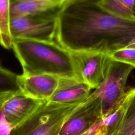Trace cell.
I'll list each match as a JSON object with an SVG mask.
<instances>
[{"label": "cell", "instance_id": "d6986e66", "mask_svg": "<svg viewBox=\"0 0 135 135\" xmlns=\"http://www.w3.org/2000/svg\"><path fill=\"white\" fill-rule=\"evenodd\" d=\"M125 5L129 8L134 10L135 6V0H120Z\"/></svg>", "mask_w": 135, "mask_h": 135}, {"label": "cell", "instance_id": "44dd1931", "mask_svg": "<svg viewBox=\"0 0 135 135\" xmlns=\"http://www.w3.org/2000/svg\"><path fill=\"white\" fill-rule=\"evenodd\" d=\"M76 1H82V2H86L93 3H97L98 2H99L100 0H76Z\"/></svg>", "mask_w": 135, "mask_h": 135}, {"label": "cell", "instance_id": "ffe728a7", "mask_svg": "<svg viewBox=\"0 0 135 135\" xmlns=\"http://www.w3.org/2000/svg\"><path fill=\"white\" fill-rule=\"evenodd\" d=\"M128 47V48H132V49H135V38L126 47Z\"/></svg>", "mask_w": 135, "mask_h": 135}, {"label": "cell", "instance_id": "7c38bea8", "mask_svg": "<svg viewBox=\"0 0 135 135\" xmlns=\"http://www.w3.org/2000/svg\"><path fill=\"white\" fill-rule=\"evenodd\" d=\"M129 99L127 91L118 105L102 120L101 135H114L116 133L122 122Z\"/></svg>", "mask_w": 135, "mask_h": 135}, {"label": "cell", "instance_id": "5bb4252c", "mask_svg": "<svg viewBox=\"0 0 135 135\" xmlns=\"http://www.w3.org/2000/svg\"><path fill=\"white\" fill-rule=\"evenodd\" d=\"M11 1L0 0V44L7 49L12 47L13 41L9 28Z\"/></svg>", "mask_w": 135, "mask_h": 135}, {"label": "cell", "instance_id": "ac0fdd59", "mask_svg": "<svg viewBox=\"0 0 135 135\" xmlns=\"http://www.w3.org/2000/svg\"><path fill=\"white\" fill-rule=\"evenodd\" d=\"M4 93H0V135H11L13 128L6 120L2 107Z\"/></svg>", "mask_w": 135, "mask_h": 135}, {"label": "cell", "instance_id": "ba28073f", "mask_svg": "<svg viewBox=\"0 0 135 135\" xmlns=\"http://www.w3.org/2000/svg\"><path fill=\"white\" fill-rule=\"evenodd\" d=\"M45 102L28 97L18 90L4 93L2 107L6 120L14 129L27 120Z\"/></svg>", "mask_w": 135, "mask_h": 135}, {"label": "cell", "instance_id": "7402d4cb", "mask_svg": "<svg viewBox=\"0 0 135 135\" xmlns=\"http://www.w3.org/2000/svg\"><path fill=\"white\" fill-rule=\"evenodd\" d=\"M128 135H135V129H133L130 133H129Z\"/></svg>", "mask_w": 135, "mask_h": 135}, {"label": "cell", "instance_id": "9a60e30c", "mask_svg": "<svg viewBox=\"0 0 135 135\" xmlns=\"http://www.w3.org/2000/svg\"><path fill=\"white\" fill-rule=\"evenodd\" d=\"M129 101L121 124L114 135H128L135 129V87L128 91Z\"/></svg>", "mask_w": 135, "mask_h": 135}, {"label": "cell", "instance_id": "2e32d148", "mask_svg": "<svg viewBox=\"0 0 135 135\" xmlns=\"http://www.w3.org/2000/svg\"><path fill=\"white\" fill-rule=\"evenodd\" d=\"M17 75L0 64V93L18 90Z\"/></svg>", "mask_w": 135, "mask_h": 135}, {"label": "cell", "instance_id": "52a82bcc", "mask_svg": "<svg viewBox=\"0 0 135 135\" xmlns=\"http://www.w3.org/2000/svg\"><path fill=\"white\" fill-rule=\"evenodd\" d=\"M102 120L101 99L98 97H88L64 123L59 135H83Z\"/></svg>", "mask_w": 135, "mask_h": 135}, {"label": "cell", "instance_id": "7a4b0ae2", "mask_svg": "<svg viewBox=\"0 0 135 135\" xmlns=\"http://www.w3.org/2000/svg\"><path fill=\"white\" fill-rule=\"evenodd\" d=\"M12 48L23 72L76 78L70 51L54 41L14 39Z\"/></svg>", "mask_w": 135, "mask_h": 135}, {"label": "cell", "instance_id": "277c9868", "mask_svg": "<svg viewBox=\"0 0 135 135\" xmlns=\"http://www.w3.org/2000/svg\"><path fill=\"white\" fill-rule=\"evenodd\" d=\"M134 68L132 65L110 58L103 81L89 97H98L101 99L103 119L118 105L124 98L127 92L126 86L128 78Z\"/></svg>", "mask_w": 135, "mask_h": 135}, {"label": "cell", "instance_id": "6da1fadb", "mask_svg": "<svg viewBox=\"0 0 135 135\" xmlns=\"http://www.w3.org/2000/svg\"><path fill=\"white\" fill-rule=\"evenodd\" d=\"M134 38L135 22L112 16L95 3L73 0L58 17L55 40L69 51L108 54L126 47Z\"/></svg>", "mask_w": 135, "mask_h": 135}, {"label": "cell", "instance_id": "e0dca14e", "mask_svg": "<svg viewBox=\"0 0 135 135\" xmlns=\"http://www.w3.org/2000/svg\"><path fill=\"white\" fill-rule=\"evenodd\" d=\"M108 55L112 60L135 68V49L123 47L109 53Z\"/></svg>", "mask_w": 135, "mask_h": 135}, {"label": "cell", "instance_id": "30bf717a", "mask_svg": "<svg viewBox=\"0 0 135 135\" xmlns=\"http://www.w3.org/2000/svg\"><path fill=\"white\" fill-rule=\"evenodd\" d=\"M73 0H11V17L36 15L58 18L66 4Z\"/></svg>", "mask_w": 135, "mask_h": 135}, {"label": "cell", "instance_id": "9c48e42d", "mask_svg": "<svg viewBox=\"0 0 135 135\" xmlns=\"http://www.w3.org/2000/svg\"><path fill=\"white\" fill-rule=\"evenodd\" d=\"M60 77L48 74H32L23 72L17 75L20 90L31 98L47 101L56 91Z\"/></svg>", "mask_w": 135, "mask_h": 135}, {"label": "cell", "instance_id": "3957f363", "mask_svg": "<svg viewBox=\"0 0 135 135\" xmlns=\"http://www.w3.org/2000/svg\"><path fill=\"white\" fill-rule=\"evenodd\" d=\"M80 104H63L45 102L11 135H59L69 118Z\"/></svg>", "mask_w": 135, "mask_h": 135}, {"label": "cell", "instance_id": "5b68a950", "mask_svg": "<svg viewBox=\"0 0 135 135\" xmlns=\"http://www.w3.org/2000/svg\"><path fill=\"white\" fill-rule=\"evenodd\" d=\"M57 18L36 15H23L11 17L9 28L13 38L54 41Z\"/></svg>", "mask_w": 135, "mask_h": 135}, {"label": "cell", "instance_id": "8992f818", "mask_svg": "<svg viewBox=\"0 0 135 135\" xmlns=\"http://www.w3.org/2000/svg\"><path fill=\"white\" fill-rule=\"evenodd\" d=\"M76 77L91 89L103 81L110 61L108 54L98 51H70Z\"/></svg>", "mask_w": 135, "mask_h": 135}, {"label": "cell", "instance_id": "4fadbf2b", "mask_svg": "<svg viewBox=\"0 0 135 135\" xmlns=\"http://www.w3.org/2000/svg\"><path fill=\"white\" fill-rule=\"evenodd\" d=\"M95 4L112 16L123 20L135 22L134 11L125 5L120 0H100Z\"/></svg>", "mask_w": 135, "mask_h": 135}, {"label": "cell", "instance_id": "8fae6325", "mask_svg": "<svg viewBox=\"0 0 135 135\" xmlns=\"http://www.w3.org/2000/svg\"><path fill=\"white\" fill-rule=\"evenodd\" d=\"M91 89L75 77L60 78L59 86L47 102L63 104H81L90 95Z\"/></svg>", "mask_w": 135, "mask_h": 135}, {"label": "cell", "instance_id": "603a6c76", "mask_svg": "<svg viewBox=\"0 0 135 135\" xmlns=\"http://www.w3.org/2000/svg\"><path fill=\"white\" fill-rule=\"evenodd\" d=\"M95 135H101V134H100V133H98V134H97Z\"/></svg>", "mask_w": 135, "mask_h": 135}]
</instances>
